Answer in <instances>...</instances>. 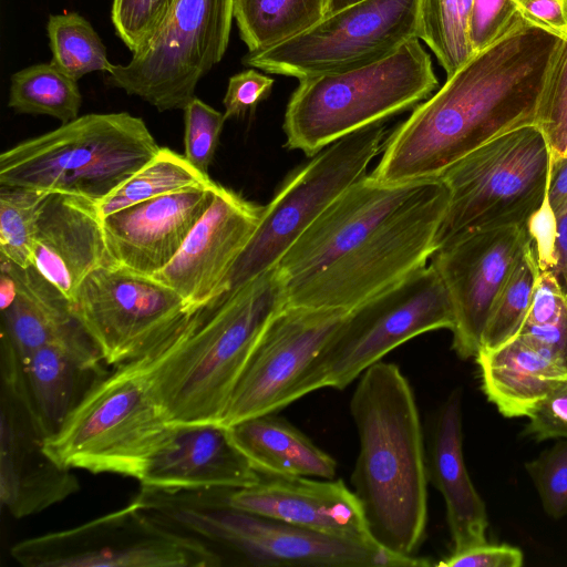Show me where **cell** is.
<instances>
[{"mask_svg":"<svg viewBox=\"0 0 567 567\" xmlns=\"http://www.w3.org/2000/svg\"><path fill=\"white\" fill-rule=\"evenodd\" d=\"M567 296V295H566Z\"/></svg>","mask_w":567,"mask_h":567,"instance_id":"816d5d0a","label":"cell"},{"mask_svg":"<svg viewBox=\"0 0 567 567\" xmlns=\"http://www.w3.org/2000/svg\"><path fill=\"white\" fill-rule=\"evenodd\" d=\"M110 262L97 203L50 193L38 223L32 265L72 300L84 279Z\"/></svg>","mask_w":567,"mask_h":567,"instance_id":"cb8c5ba5","label":"cell"},{"mask_svg":"<svg viewBox=\"0 0 567 567\" xmlns=\"http://www.w3.org/2000/svg\"><path fill=\"white\" fill-rule=\"evenodd\" d=\"M261 477L231 441L228 426L207 423L175 425L138 482L144 487L177 492L245 488Z\"/></svg>","mask_w":567,"mask_h":567,"instance_id":"603a6c76","label":"cell"},{"mask_svg":"<svg viewBox=\"0 0 567 567\" xmlns=\"http://www.w3.org/2000/svg\"><path fill=\"white\" fill-rule=\"evenodd\" d=\"M437 87L431 58L417 38L372 64L299 80L285 113L286 146L312 157L344 136L411 109Z\"/></svg>","mask_w":567,"mask_h":567,"instance_id":"52a82bcc","label":"cell"},{"mask_svg":"<svg viewBox=\"0 0 567 567\" xmlns=\"http://www.w3.org/2000/svg\"><path fill=\"white\" fill-rule=\"evenodd\" d=\"M417 10L419 0H362L285 42L248 52L243 63L298 80L355 70L417 38Z\"/></svg>","mask_w":567,"mask_h":567,"instance_id":"5bb4252c","label":"cell"},{"mask_svg":"<svg viewBox=\"0 0 567 567\" xmlns=\"http://www.w3.org/2000/svg\"><path fill=\"white\" fill-rule=\"evenodd\" d=\"M566 317V293L551 270L540 271L523 326L553 324L561 321Z\"/></svg>","mask_w":567,"mask_h":567,"instance_id":"ee69618b","label":"cell"},{"mask_svg":"<svg viewBox=\"0 0 567 567\" xmlns=\"http://www.w3.org/2000/svg\"><path fill=\"white\" fill-rule=\"evenodd\" d=\"M350 412L359 439L351 485L369 530L383 549L414 557L427 523V467L413 389L382 360L359 378Z\"/></svg>","mask_w":567,"mask_h":567,"instance_id":"7a4b0ae2","label":"cell"},{"mask_svg":"<svg viewBox=\"0 0 567 567\" xmlns=\"http://www.w3.org/2000/svg\"><path fill=\"white\" fill-rule=\"evenodd\" d=\"M228 505L319 534L382 548L373 539L362 505L342 480L262 475L259 483L219 488Z\"/></svg>","mask_w":567,"mask_h":567,"instance_id":"ffe728a7","label":"cell"},{"mask_svg":"<svg viewBox=\"0 0 567 567\" xmlns=\"http://www.w3.org/2000/svg\"><path fill=\"white\" fill-rule=\"evenodd\" d=\"M0 499L14 518L38 514L79 491L70 468L44 451L45 432L32 408L21 361L1 339Z\"/></svg>","mask_w":567,"mask_h":567,"instance_id":"2e32d148","label":"cell"},{"mask_svg":"<svg viewBox=\"0 0 567 567\" xmlns=\"http://www.w3.org/2000/svg\"><path fill=\"white\" fill-rule=\"evenodd\" d=\"M550 151L537 125L504 133L439 177L449 192L437 247L468 230L526 225L543 202Z\"/></svg>","mask_w":567,"mask_h":567,"instance_id":"30bf717a","label":"cell"},{"mask_svg":"<svg viewBox=\"0 0 567 567\" xmlns=\"http://www.w3.org/2000/svg\"><path fill=\"white\" fill-rule=\"evenodd\" d=\"M563 41L522 19L447 76L388 136L370 177L382 184L439 178L491 140L537 125L547 79Z\"/></svg>","mask_w":567,"mask_h":567,"instance_id":"6da1fadb","label":"cell"},{"mask_svg":"<svg viewBox=\"0 0 567 567\" xmlns=\"http://www.w3.org/2000/svg\"><path fill=\"white\" fill-rule=\"evenodd\" d=\"M329 0H234L240 39L255 52L285 42L327 14Z\"/></svg>","mask_w":567,"mask_h":567,"instance_id":"f546056e","label":"cell"},{"mask_svg":"<svg viewBox=\"0 0 567 567\" xmlns=\"http://www.w3.org/2000/svg\"><path fill=\"white\" fill-rule=\"evenodd\" d=\"M349 311L284 305L260 334L221 424L231 426L287 406L292 386L327 346Z\"/></svg>","mask_w":567,"mask_h":567,"instance_id":"e0dca14e","label":"cell"},{"mask_svg":"<svg viewBox=\"0 0 567 567\" xmlns=\"http://www.w3.org/2000/svg\"><path fill=\"white\" fill-rule=\"evenodd\" d=\"M82 96L76 81L50 63L11 75L8 106L19 114L49 115L62 124L79 117Z\"/></svg>","mask_w":567,"mask_h":567,"instance_id":"1f68e13d","label":"cell"},{"mask_svg":"<svg viewBox=\"0 0 567 567\" xmlns=\"http://www.w3.org/2000/svg\"><path fill=\"white\" fill-rule=\"evenodd\" d=\"M539 274L530 241L494 302L478 350L496 349L517 336L527 317Z\"/></svg>","mask_w":567,"mask_h":567,"instance_id":"e575fe53","label":"cell"},{"mask_svg":"<svg viewBox=\"0 0 567 567\" xmlns=\"http://www.w3.org/2000/svg\"><path fill=\"white\" fill-rule=\"evenodd\" d=\"M285 302L275 266L214 298L165 341L154 388L173 424H221L260 334Z\"/></svg>","mask_w":567,"mask_h":567,"instance_id":"3957f363","label":"cell"},{"mask_svg":"<svg viewBox=\"0 0 567 567\" xmlns=\"http://www.w3.org/2000/svg\"><path fill=\"white\" fill-rule=\"evenodd\" d=\"M546 514L555 519L567 515V439H558L536 458L525 463Z\"/></svg>","mask_w":567,"mask_h":567,"instance_id":"74e56055","label":"cell"},{"mask_svg":"<svg viewBox=\"0 0 567 567\" xmlns=\"http://www.w3.org/2000/svg\"><path fill=\"white\" fill-rule=\"evenodd\" d=\"M383 122L324 147L276 193L249 244L226 278L230 293L275 267L291 245L349 186L367 175L386 140ZM220 293V295H221Z\"/></svg>","mask_w":567,"mask_h":567,"instance_id":"7c38bea8","label":"cell"},{"mask_svg":"<svg viewBox=\"0 0 567 567\" xmlns=\"http://www.w3.org/2000/svg\"><path fill=\"white\" fill-rule=\"evenodd\" d=\"M528 23L567 39V0H512Z\"/></svg>","mask_w":567,"mask_h":567,"instance_id":"7dc6e473","label":"cell"},{"mask_svg":"<svg viewBox=\"0 0 567 567\" xmlns=\"http://www.w3.org/2000/svg\"><path fill=\"white\" fill-rule=\"evenodd\" d=\"M454 322L440 275L424 266L348 312L292 386L288 404L320 389L343 390L393 349L425 332L452 331Z\"/></svg>","mask_w":567,"mask_h":567,"instance_id":"9c48e42d","label":"cell"},{"mask_svg":"<svg viewBox=\"0 0 567 567\" xmlns=\"http://www.w3.org/2000/svg\"><path fill=\"white\" fill-rule=\"evenodd\" d=\"M161 146L127 112L91 113L0 155V186L66 193L100 203Z\"/></svg>","mask_w":567,"mask_h":567,"instance_id":"8992f818","label":"cell"},{"mask_svg":"<svg viewBox=\"0 0 567 567\" xmlns=\"http://www.w3.org/2000/svg\"><path fill=\"white\" fill-rule=\"evenodd\" d=\"M482 389L505 417L527 416L547 393L567 381V363L551 351L516 336L476 355Z\"/></svg>","mask_w":567,"mask_h":567,"instance_id":"83f0119b","label":"cell"},{"mask_svg":"<svg viewBox=\"0 0 567 567\" xmlns=\"http://www.w3.org/2000/svg\"><path fill=\"white\" fill-rule=\"evenodd\" d=\"M472 3L473 0H419L417 38L430 47L446 76L474 54L470 41Z\"/></svg>","mask_w":567,"mask_h":567,"instance_id":"d6a6232c","label":"cell"},{"mask_svg":"<svg viewBox=\"0 0 567 567\" xmlns=\"http://www.w3.org/2000/svg\"><path fill=\"white\" fill-rule=\"evenodd\" d=\"M449 203L440 178L323 268L286 282V306L351 310L426 266Z\"/></svg>","mask_w":567,"mask_h":567,"instance_id":"ba28073f","label":"cell"},{"mask_svg":"<svg viewBox=\"0 0 567 567\" xmlns=\"http://www.w3.org/2000/svg\"><path fill=\"white\" fill-rule=\"evenodd\" d=\"M174 0H113L116 35L133 53L146 45L164 22Z\"/></svg>","mask_w":567,"mask_h":567,"instance_id":"f35d334b","label":"cell"},{"mask_svg":"<svg viewBox=\"0 0 567 567\" xmlns=\"http://www.w3.org/2000/svg\"><path fill=\"white\" fill-rule=\"evenodd\" d=\"M217 185L175 192L102 217L112 262L147 277L162 270L212 204Z\"/></svg>","mask_w":567,"mask_h":567,"instance_id":"7402d4cb","label":"cell"},{"mask_svg":"<svg viewBox=\"0 0 567 567\" xmlns=\"http://www.w3.org/2000/svg\"><path fill=\"white\" fill-rule=\"evenodd\" d=\"M532 241L526 225L461 233L431 257L452 302V348L461 359L475 357L491 310Z\"/></svg>","mask_w":567,"mask_h":567,"instance_id":"ac0fdd59","label":"cell"},{"mask_svg":"<svg viewBox=\"0 0 567 567\" xmlns=\"http://www.w3.org/2000/svg\"><path fill=\"white\" fill-rule=\"evenodd\" d=\"M265 206L217 185L214 199L183 246L152 276L172 288L194 310L218 297L226 278L257 230Z\"/></svg>","mask_w":567,"mask_h":567,"instance_id":"d6986e66","label":"cell"},{"mask_svg":"<svg viewBox=\"0 0 567 567\" xmlns=\"http://www.w3.org/2000/svg\"><path fill=\"white\" fill-rule=\"evenodd\" d=\"M71 303L74 317L109 365L151 352L195 312L172 288L113 262L91 272Z\"/></svg>","mask_w":567,"mask_h":567,"instance_id":"9a60e30c","label":"cell"},{"mask_svg":"<svg viewBox=\"0 0 567 567\" xmlns=\"http://www.w3.org/2000/svg\"><path fill=\"white\" fill-rule=\"evenodd\" d=\"M165 341L141 358L115 365L86 391L60 429L44 442L60 466L140 481L173 424L154 388Z\"/></svg>","mask_w":567,"mask_h":567,"instance_id":"277c9868","label":"cell"},{"mask_svg":"<svg viewBox=\"0 0 567 567\" xmlns=\"http://www.w3.org/2000/svg\"><path fill=\"white\" fill-rule=\"evenodd\" d=\"M51 63L76 81L91 72L112 73L115 64L91 23L76 12L53 14L47 23Z\"/></svg>","mask_w":567,"mask_h":567,"instance_id":"836d02e7","label":"cell"},{"mask_svg":"<svg viewBox=\"0 0 567 567\" xmlns=\"http://www.w3.org/2000/svg\"><path fill=\"white\" fill-rule=\"evenodd\" d=\"M233 19L234 0H174L156 34L106 82L159 112L184 110L225 55Z\"/></svg>","mask_w":567,"mask_h":567,"instance_id":"4fadbf2b","label":"cell"},{"mask_svg":"<svg viewBox=\"0 0 567 567\" xmlns=\"http://www.w3.org/2000/svg\"><path fill=\"white\" fill-rule=\"evenodd\" d=\"M0 265L1 338L21 361L80 324L71 300L33 265L21 267L2 256Z\"/></svg>","mask_w":567,"mask_h":567,"instance_id":"4316f807","label":"cell"},{"mask_svg":"<svg viewBox=\"0 0 567 567\" xmlns=\"http://www.w3.org/2000/svg\"><path fill=\"white\" fill-rule=\"evenodd\" d=\"M272 85L271 78L254 69L233 75L223 100L226 120L241 117L254 111L259 102L268 97Z\"/></svg>","mask_w":567,"mask_h":567,"instance_id":"7bdbcfd3","label":"cell"},{"mask_svg":"<svg viewBox=\"0 0 567 567\" xmlns=\"http://www.w3.org/2000/svg\"><path fill=\"white\" fill-rule=\"evenodd\" d=\"M526 228L534 245L540 271L551 270L556 264L557 219L549 203L548 182L543 202L527 219Z\"/></svg>","mask_w":567,"mask_h":567,"instance_id":"bcb514c9","label":"cell"},{"mask_svg":"<svg viewBox=\"0 0 567 567\" xmlns=\"http://www.w3.org/2000/svg\"><path fill=\"white\" fill-rule=\"evenodd\" d=\"M359 1H362V0H329L328 9H327V14L336 12V11L342 9V8H346V7L350 6V4H353V3L359 2Z\"/></svg>","mask_w":567,"mask_h":567,"instance_id":"f907efd6","label":"cell"},{"mask_svg":"<svg viewBox=\"0 0 567 567\" xmlns=\"http://www.w3.org/2000/svg\"><path fill=\"white\" fill-rule=\"evenodd\" d=\"M548 197L555 213L567 204V157L550 156Z\"/></svg>","mask_w":567,"mask_h":567,"instance_id":"681fc988","label":"cell"},{"mask_svg":"<svg viewBox=\"0 0 567 567\" xmlns=\"http://www.w3.org/2000/svg\"><path fill=\"white\" fill-rule=\"evenodd\" d=\"M183 111L184 156L200 172L208 174L226 117L196 96Z\"/></svg>","mask_w":567,"mask_h":567,"instance_id":"ab89813d","label":"cell"},{"mask_svg":"<svg viewBox=\"0 0 567 567\" xmlns=\"http://www.w3.org/2000/svg\"><path fill=\"white\" fill-rule=\"evenodd\" d=\"M426 467L429 483L445 503L453 551L487 542L486 506L472 483L463 456L460 389L450 393L434 415Z\"/></svg>","mask_w":567,"mask_h":567,"instance_id":"d4e9b609","label":"cell"},{"mask_svg":"<svg viewBox=\"0 0 567 567\" xmlns=\"http://www.w3.org/2000/svg\"><path fill=\"white\" fill-rule=\"evenodd\" d=\"M524 431L536 441L567 439V381L547 393L527 414Z\"/></svg>","mask_w":567,"mask_h":567,"instance_id":"b9f144b4","label":"cell"},{"mask_svg":"<svg viewBox=\"0 0 567 567\" xmlns=\"http://www.w3.org/2000/svg\"><path fill=\"white\" fill-rule=\"evenodd\" d=\"M102 363L97 348L81 323L21 361L29 399L47 439L60 429L92 384L105 374Z\"/></svg>","mask_w":567,"mask_h":567,"instance_id":"484cf974","label":"cell"},{"mask_svg":"<svg viewBox=\"0 0 567 567\" xmlns=\"http://www.w3.org/2000/svg\"><path fill=\"white\" fill-rule=\"evenodd\" d=\"M537 126L545 136L551 158L560 157L567 147V39H564L550 69Z\"/></svg>","mask_w":567,"mask_h":567,"instance_id":"8d00e7d4","label":"cell"},{"mask_svg":"<svg viewBox=\"0 0 567 567\" xmlns=\"http://www.w3.org/2000/svg\"><path fill=\"white\" fill-rule=\"evenodd\" d=\"M555 214L557 219L556 264L551 271L567 295V204Z\"/></svg>","mask_w":567,"mask_h":567,"instance_id":"c3c4849f","label":"cell"},{"mask_svg":"<svg viewBox=\"0 0 567 567\" xmlns=\"http://www.w3.org/2000/svg\"><path fill=\"white\" fill-rule=\"evenodd\" d=\"M524 554L507 544H477L451 555L436 564L440 567H520Z\"/></svg>","mask_w":567,"mask_h":567,"instance_id":"f6af8a7d","label":"cell"},{"mask_svg":"<svg viewBox=\"0 0 567 567\" xmlns=\"http://www.w3.org/2000/svg\"><path fill=\"white\" fill-rule=\"evenodd\" d=\"M25 567H218L205 540L153 517L135 502L82 525L16 543Z\"/></svg>","mask_w":567,"mask_h":567,"instance_id":"8fae6325","label":"cell"},{"mask_svg":"<svg viewBox=\"0 0 567 567\" xmlns=\"http://www.w3.org/2000/svg\"><path fill=\"white\" fill-rule=\"evenodd\" d=\"M228 430L236 447L261 475L336 477L334 458L275 412L243 420Z\"/></svg>","mask_w":567,"mask_h":567,"instance_id":"f1b7e54d","label":"cell"},{"mask_svg":"<svg viewBox=\"0 0 567 567\" xmlns=\"http://www.w3.org/2000/svg\"><path fill=\"white\" fill-rule=\"evenodd\" d=\"M522 19L512 0H473L470 41L474 53L492 44Z\"/></svg>","mask_w":567,"mask_h":567,"instance_id":"60d3db41","label":"cell"},{"mask_svg":"<svg viewBox=\"0 0 567 567\" xmlns=\"http://www.w3.org/2000/svg\"><path fill=\"white\" fill-rule=\"evenodd\" d=\"M153 517L226 547L254 566L415 567L419 557L319 534L224 502L219 488L167 492L141 486L133 498Z\"/></svg>","mask_w":567,"mask_h":567,"instance_id":"5b68a950","label":"cell"},{"mask_svg":"<svg viewBox=\"0 0 567 567\" xmlns=\"http://www.w3.org/2000/svg\"><path fill=\"white\" fill-rule=\"evenodd\" d=\"M49 194L0 186V256L21 267L32 265L38 223Z\"/></svg>","mask_w":567,"mask_h":567,"instance_id":"d590c367","label":"cell"},{"mask_svg":"<svg viewBox=\"0 0 567 567\" xmlns=\"http://www.w3.org/2000/svg\"><path fill=\"white\" fill-rule=\"evenodd\" d=\"M425 181L382 184L368 174L358 179L278 261L276 267L285 281L315 272L351 250L414 196Z\"/></svg>","mask_w":567,"mask_h":567,"instance_id":"44dd1931","label":"cell"},{"mask_svg":"<svg viewBox=\"0 0 567 567\" xmlns=\"http://www.w3.org/2000/svg\"><path fill=\"white\" fill-rule=\"evenodd\" d=\"M214 184L208 174L192 165L184 155L161 147L146 164L97 203V208L105 217L147 199Z\"/></svg>","mask_w":567,"mask_h":567,"instance_id":"4dcf8cb0","label":"cell"}]
</instances>
